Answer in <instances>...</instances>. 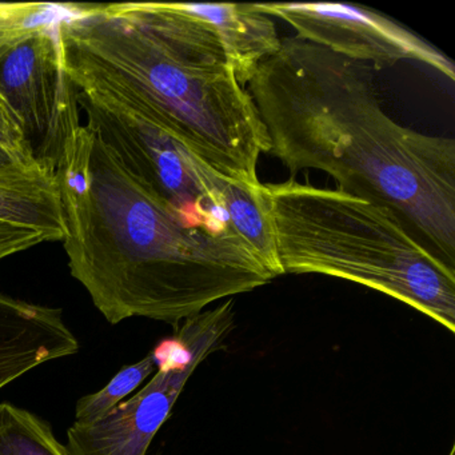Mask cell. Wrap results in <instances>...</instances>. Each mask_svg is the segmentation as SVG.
<instances>
[{
    "label": "cell",
    "mask_w": 455,
    "mask_h": 455,
    "mask_svg": "<svg viewBox=\"0 0 455 455\" xmlns=\"http://www.w3.org/2000/svg\"><path fill=\"white\" fill-rule=\"evenodd\" d=\"M284 274H322L377 290L455 331V268L382 204L290 178L262 185Z\"/></svg>",
    "instance_id": "277c9868"
},
{
    "label": "cell",
    "mask_w": 455,
    "mask_h": 455,
    "mask_svg": "<svg viewBox=\"0 0 455 455\" xmlns=\"http://www.w3.org/2000/svg\"><path fill=\"white\" fill-rule=\"evenodd\" d=\"M234 300L204 310L174 326L154 351L158 371L135 395L94 422H74L68 455H148L196 367L225 346L234 330Z\"/></svg>",
    "instance_id": "8992f818"
},
{
    "label": "cell",
    "mask_w": 455,
    "mask_h": 455,
    "mask_svg": "<svg viewBox=\"0 0 455 455\" xmlns=\"http://www.w3.org/2000/svg\"><path fill=\"white\" fill-rule=\"evenodd\" d=\"M47 242L46 236L31 228L0 222V260Z\"/></svg>",
    "instance_id": "2e32d148"
},
{
    "label": "cell",
    "mask_w": 455,
    "mask_h": 455,
    "mask_svg": "<svg viewBox=\"0 0 455 455\" xmlns=\"http://www.w3.org/2000/svg\"><path fill=\"white\" fill-rule=\"evenodd\" d=\"M0 94L34 159L55 172L66 146L82 126L58 26L26 36L0 55Z\"/></svg>",
    "instance_id": "52a82bcc"
},
{
    "label": "cell",
    "mask_w": 455,
    "mask_h": 455,
    "mask_svg": "<svg viewBox=\"0 0 455 455\" xmlns=\"http://www.w3.org/2000/svg\"><path fill=\"white\" fill-rule=\"evenodd\" d=\"M375 74L369 63L287 36L247 92L268 154L291 175L319 170L339 190L387 207L455 268V140L396 124L380 106Z\"/></svg>",
    "instance_id": "6da1fadb"
},
{
    "label": "cell",
    "mask_w": 455,
    "mask_h": 455,
    "mask_svg": "<svg viewBox=\"0 0 455 455\" xmlns=\"http://www.w3.org/2000/svg\"><path fill=\"white\" fill-rule=\"evenodd\" d=\"M0 154L14 164H38L12 116L6 100L0 94Z\"/></svg>",
    "instance_id": "9a60e30c"
},
{
    "label": "cell",
    "mask_w": 455,
    "mask_h": 455,
    "mask_svg": "<svg viewBox=\"0 0 455 455\" xmlns=\"http://www.w3.org/2000/svg\"><path fill=\"white\" fill-rule=\"evenodd\" d=\"M79 347L62 308L0 292V390L41 364L76 355Z\"/></svg>",
    "instance_id": "9c48e42d"
},
{
    "label": "cell",
    "mask_w": 455,
    "mask_h": 455,
    "mask_svg": "<svg viewBox=\"0 0 455 455\" xmlns=\"http://www.w3.org/2000/svg\"><path fill=\"white\" fill-rule=\"evenodd\" d=\"M257 6L271 18L289 23L299 38L342 57L369 63L377 73L402 60H412L434 68L450 81L455 79L451 60L374 10L338 4H257Z\"/></svg>",
    "instance_id": "ba28073f"
},
{
    "label": "cell",
    "mask_w": 455,
    "mask_h": 455,
    "mask_svg": "<svg viewBox=\"0 0 455 455\" xmlns=\"http://www.w3.org/2000/svg\"><path fill=\"white\" fill-rule=\"evenodd\" d=\"M0 222L63 242L65 212L55 172L41 164H0Z\"/></svg>",
    "instance_id": "8fae6325"
},
{
    "label": "cell",
    "mask_w": 455,
    "mask_h": 455,
    "mask_svg": "<svg viewBox=\"0 0 455 455\" xmlns=\"http://www.w3.org/2000/svg\"><path fill=\"white\" fill-rule=\"evenodd\" d=\"M68 76L89 119L87 126L132 175L191 225L235 233L223 207L226 175L204 164L150 108L124 90L92 76Z\"/></svg>",
    "instance_id": "5b68a950"
},
{
    "label": "cell",
    "mask_w": 455,
    "mask_h": 455,
    "mask_svg": "<svg viewBox=\"0 0 455 455\" xmlns=\"http://www.w3.org/2000/svg\"><path fill=\"white\" fill-rule=\"evenodd\" d=\"M71 275L106 321L180 322L275 279L235 233L196 228L81 126L55 170Z\"/></svg>",
    "instance_id": "7a4b0ae2"
},
{
    "label": "cell",
    "mask_w": 455,
    "mask_h": 455,
    "mask_svg": "<svg viewBox=\"0 0 455 455\" xmlns=\"http://www.w3.org/2000/svg\"><path fill=\"white\" fill-rule=\"evenodd\" d=\"M0 455H68L52 425L39 415L0 403Z\"/></svg>",
    "instance_id": "7c38bea8"
},
{
    "label": "cell",
    "mask_w": 455,
    "mask_h": 455,
    "mask_svg": "<svg viewBox=\"0 0 455 455\" xmlns=\"http://www.w3.org/2000/svg\"><path fill=\"white\" fill-rule=\"evenodd\" d=\"M180 12L201 20L222 44L236 81L246 86L260 63L281 49L275 22L254 4H175Z\"/></svg>",
    "instance_id": "30bf717a"
},
{
    "label": "cell",
    "mask_w": 455,
    "mask_h": 455,
    "mask_svg": "<svg viewBox=\"0 0 455 455\" xmlns=\"http://www.w3.org/2000/svg\"><path fill=\"white\" fill-rule=\"evenodd\" d=\"M449 455H455V444H452L451 450H450Z\"/></svg>",
    "instance_id": "ac0fdd59"
},
{
    "label": "cell",
    "mask_w": 455,
    "mask_h": 455,
    "mask_svg": "<svg viewBox=\"0 0 455 455\" xmlns=\"http://www.w3.org/2000/svg\"><path fill=\"white\" fill-rule=\"evenodd\" d=\"M68 74L108 82L150 108L196 156L226 177L262 185L270 138L222 44L175 4H81L58 25Z\"/></svg>",
    "instance_id": "3957f363"
},
{
    "label": "cell",
    "mask_w": 455,
    "mask_h": 455,
    "mask_svg": "<svg viewBox=\"0 0 455 455\" xmlns=\"http://www.w3.org/2000/svg\"><path fill=\"white\" fill-rule=\"evenodd\" d=\"M156 367V359L151 353L137 363L122 367L105 387L76 402V422L90 423L105 417L137 390L138 386L153 374Z\"/></svg>",
    "instance_id": "5bb4252c"
},
{
    "label": "cell",
    "mask_w": 455,
    "mask_h": 455,
    "mask_svg": "<svg viewBox=\"0 0 455 455\" xmlns=\"http://www.w3.org/2000/svg\"><path fill=\"white\" fill-rule=\"evenodd\" d=\"M81 4H0V55L26 36L78 14Z\"/></svg>",
    "instance_id": "4fadbf2b"
},
{
    "label": "cell",
    "mask_w": 455,
    "mask_h": 455,
    "mask_svg": "<svg viewBox=\"0 0 455 455\" xmlns=\"http://www.w3.org/2000/svg\"><path fill=\"white\" fill-rule=\"evenodd\" d=\"M4 162H10V161H7V159L4 158V156H2V154H0V164H4Z\"/></svg>",
    "instance_id": "e0dca14e"
}]
</instances>
